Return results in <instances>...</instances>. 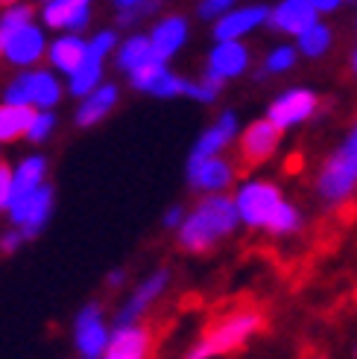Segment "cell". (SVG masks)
<instances>
[{"instance_id": "ffe728a7", "label": "cell", "mask_w": 357, "mask_h": 359, "mask_svg": "<svg viewBox=\"0 0 357 359\" xmlns=\"http://www.w3.org/2000/svg\"><path fill=\"white\" fill-rule=\"evenodd\" d=\"M150 351H152V330L147 325L115 327L103 359H150Z\"/></svg>"}, {"instance_id": "d6986e66", "label": "cell", "mask_w": 357, "mask_h": 359, "mask_svg": "<svg viewBox=\"0 0 357 359\" xmlns=\"http://www.w3.org/2000/svg\"><path fill=\"white\" fill-rule=\"evenodd\" d=\"M44 184H47V158L44 155H27L24 161H18V167H12V202H9V210L15 205L27 202L30 196H35Z\"/></svg>"}, {"instance_id": "8fae6325", "label": "cell", "mask_w": 357, "mask_h": 359, "mask_svg": "<svg viewBox=\"0 0 357 359\" xmlns=\"http://www.w3.org/2000/svg\"><path fill=\"white\" fill-rule=\"evenodd\" d=\"M231 182H235V164L228 158H205V161H188V184L205 196H223Z\"/></svg>"}, {"instance_id": "4dcf8cb0", "label": "cell", "mask_w": 357, "mask_h": 359, "mask_svg": "<svg viewBox=\"0 0 357 359\" xmlns=\"http://www.w3.org/2000/svg\"><path fill=\"white\" fill-rule=\"evenodd\" d=\"M117 47H120L117 32H115V29H100V32H94L91 39H88V56L105 62L109 56H115Z\"/></svg>"}, {"instance_id": "8d00e7d4", "label": "cell", "mask_w": 357, "mask_h": 359, "mask_svg": "<svg viewBox=\"0 0 357 359\" xmlns=\"http://www.w3.org/2000/svg\"><path fill=\"white\" fill-rule=\"evenodd\" d=\"M27 240L21 237V231H15V228H9L4 237H0V251H4V255H12V251H18L21 248Z\"/></svg>"}, {"instance_id": "74e56055", "label": "cell", "mask_w": 357, "mask_h": 359, "mask_svg": "<svg viewBox=\"0 0 357 359\" xmlns=\"http://www.w3.org/2000/svg\"><path fill=\"white\" fill-rule=\"evenodd\" d=\"M185 208L182 205H173V208H167L164 210V228H173V231H178L182 228V222H185Z\"/></svg>"}, {"instance_id": "2e32d148", "label": "cell", "mask_w": 357, "mask_h": 359, "mask_svg": "<svg viewBox=\"0 0 357 359\" xmlns=\"http://www.w3.org/2000/svg\"><path fill=\"white\" fill-rule=\"evenodd\" d=\"M47 35H44V27L39 24H30L27 29H21L15 39L6 44L4 50V59L15 67H24V70H35L41 59H47Z\"/></svg>"}, {"instance_id": "7402d4cb", "label": "cell", "mask_w": 357, "mask_h": 359, "mask_svg": "<svg viewBox=\"0 0 357 359\" xmlns=\"http://www.w3.org/2000/svg\"><path fill=\"white\" fill-rule=\"evenodd\" d=\"M117 100H120L117 85L115 82H103L94 94H88L85 100H79V105H77V126H82V129H91V126L103 123L105 117L115 111Z\"/></svg>"}, {"instance_id": "e0dca14e", "label": "cell", "mask_w": 357, "mask_h": 359, "mask_svg": "<svg viewBox=\"0 0 357 359\" xmlns=\"http://www.w3.org/2000/svg\"><path fill=\"white\" fill-rule=\"evenodd\" d=\"M235 137H238V114L235 111H223L217 120H214V126H208V129L196 137L188 161L217 158L231 147V143H235Z\"/></svg>"}, {"instance_id": "44dd1931", "label": "cell", "mask_w": 357, "mask_h": 359, "mask_svg": "<svg viewBox=\"0 0 357 359\" xmlns=\"http://www.w3.org/2000/svg\"><path fill=\"white\" fill-rule=\"evenodd\" d=\"M47 59H50L53 74L74 76L82 67V62L88 59V41L82 35H59V39H53L47 47Z\"/></svg>"}, {"instance_id": "6da1fadb", "label": "cell", "mask_w": 357, "mask_h": 359, "mask_svg": "<svg viewBox=\"0 0 357 359\" xmlns=\"http://www.w3.org/2000/svg\"><path fill=\"white\" fill-rule=\"evenodd\" d=\"M235 208L240 225L252 231H266L273 237H293L301 231L305 219L301 210L284 199V193L275 182L266 178H249L235 193Z\"/></svg>"}, {"instance_id": "4fadbf2b", "label": "cell", "mask_w": 357, "mask_h": 359, "mask_svg": "<svg viewBox=\"0 0 357 359\" xmlns=\"http://www.w3.org/2000/svg\"><path fill=\"white\" fill-rule=\"evenodd\" d=\"M91 24V4L88 0H47L41 6V27L62 35H77Z\"/></svg>"}, {"instance_id": "ba28073f", "label": "cell", "mask_w": 357, "mask_h": 359, "mask_svg": "<svg viewBox=\"0 0 357 359\" xmlns=\"http://www.w3.org/2000/svg\"><path fill=\"white\" fill-rule=\"evenodd\" d=\"M170 283V272L167 269H155L152 275H147L135 286V292L126 298V304L120 307V313L115 316V327H132V325H141L144 313L152 307V304L164 295Z\"/></svg>"}, {"instance_id": "52a82bcc", "label": "cell", "mask_w": 357, "mask_h": 359, "mask_svg": "<svg viewBox=\"0 0 357 359\" xmlns=\"http://www.w3.org/2000/svg\"><path fill=\"white\" fill-rule=\"evenodd\" d=\"M112 342V330L105 325L100 301H88L74 318V348L82 359H103Z\"/></svg>"}, {"instance_id": "3957f363", "label": "cell", "mask_w": 357, "mask_h": 359, "mask_svg": "<svg viewBox=\"0 0 357 359\" xmlns=\"http://www.w3.org/2000/svg\"><path fill=\"white\" fill-rule=\"evenodd\" d=\"M264 330V313L255 307H238L202 330V336L190 345L185 359H220L238 353Z\"/></svg>"}, {"instance_id": "7a4b0ae2", "label": "cell", "mask_w": 357, "mask_h": 359, "mask_svg": "<svg viewBox=\"0 0 357 359\" xmlns=\"http://www.w3.org/2000/svg\"><path fill=\"white\" fill-rule=\"evenodd\" d=\"M238 225L240 217L231 196H202L185 217L182 228L176 231L178 248L190 251V255H202V251H211L220 240L235 234Z\"/></svg>"}, {"instance_id": "603a6c76", "label": "cell", "mask_w": 357, "mask_h": 359, "mask_svg": "<svg viewBox=\"0 0 357 359\" xmlns=\"http://www.w3.org/2000/svg\"><path fill=\"white\" fill-rule=\"evenodd\" d=\"M152 59H155V53H152V44H150V35H141V32L126 35V39L120 41L117 53H115V62L126 76H132L135 70H141Z\"/></svg>"}, {"instance_id": "d4e9b609", "label": "cell", "mask_w": 357, "mask_h": 359, "mask_svg": "<svg viewBox=\"0 0 357 359\" xmlns=\"http://www.w3.org/2000/svg\"><path fill=\"white\" fill-rule=\"evenodd\" d=\"M103 65H105V62L88 56L77 74L67 76V94L77 97V100H85L88 94H94L97 88L103 85Z\"/></svg>"}, {"instance_id": "d590c367", "label": "cell", "mask_w": 357, "mask_h": 359, "mask_svg": "<svg viewBox=\"0 0 357 359\" xmlns=\"http://www.w3.org/2000/svg\"><path fill=\"white\" fill-rule=\"evenodd\" d=\"M12 202V167L0 164V213L9 210Z\"/></svg>"}, {"instance_id": "9a60e30c", "label": "cell", "mask_w": 357, "mask_h": 359, "mask_svg": "<svg viewBox=\"0 0 357 359\" xmlns=\"http://www.w3.org/2000/svg\"><path fill=\"white\" fill-rule=\"evenodd\" d=\"M266 18H270V6H235L214 24V41H243L249 32L266 24Z\"/></svg>"}, {"instance_id": "5b68a950", "label": "cell", "mask_w": 357, "mask_h": 359, "mask_svg": "<svg viewBox=\"0 0 357 359\" xmlns=\"http://www.w3.org/2000/svg\"><path fill=\"white\" fill-rule=\"evenodd\" d=\"M65 88L59 82V76L53 70H24L21 76H15L6 91H4V102L6 105H21V109H32V111H53L62 102Z\"/></svg>"}, {"instance_id": "f1b7e54d", "label": "cell", "mask_w": 357, "mask_h": 359, "mask_svg": "<svg viewBox=\"0 0 357 359\" xmlns=\"http://www.w3.org/2000/svg\"><path fill=\"white\" fill-rule=\"evenodd\" d=\"M296 62H299L296 44H278V47H273L270 53H266V59H264V74L281 76V74H287V70H293Z\"/></svg>"}, {"instance_id": "d6a6232c", "label": "cell", "mask_w": 357, "mask_h": 359, "mask_svg": "<svg viewBox=\"0 0 357 359\" xmlns=\"http://www.w3.org/2000/svg\"><path fill=\"white\" fill-rule=\"evenodd\" d=\"M188 85H190V79H185V76H178V74H173V70H167L164 74V79L155 85V91H152V97H158V100H173V97H188Z\"/></svg>"}, {"instance_id": "9c48e42d", "label": "cell", "mask_w": 357, "mask_h": 359, "mask_svg": "<svg viewBox=\"0 0 357 359\" xmlns=\"http://www.w3.org/2000/svg\"><path fill=\"white\" fill-rule=\"evenodd\" d=\"M249 65H252V50H249L243 41H214V47L208 50L202 74L226 85L228 79L243 76L249 70Z\"/></svg>"}, {"instance_id": "8992f818", "label": "cell", "mask_w": 357, "mask_h": 359, "mask_svg": "<svg viewBox=\"0 0 357 359\" xmlns=\"http://www.w3.org/2000/svg\"><path fill=\"white\" fill-rule=\"evenodd\" d=\"M316 111H319V94L316 91H311V88H287V91H281L270 102L266 120L284 135V132L296 129V126L308 123Z\"/></svg>"}, {"instance_id": "60d3db41", "label": "cell", "mask_w": 357, "mask_h": 359, "mask_svg": "<svg viewBox=\"0 0 357 359\" xmlns=\"http://www.w3.org/2000/svg\"><path fill=\"white\" fill-rule=\"evenodd\" d=\"M349 67H351V74L357 76V47L351 50V59H349Z\"/></svg>"}, {"instance_id": "f35d334b", "label": "cell", "mask_w": 357, "mask_h": 359, "mask_svg": "<svg viewBox=\"0 0 357 359\" xmlns=\"http://www.w3.org/2000/svg\"><path fill=\"white\" fill-rule=\"evenodd\" d=\"M313 6H316L319 15H328V12L340 9V0H313Z\"/></svg>"}, {"instance_id": "f546056e", "label": "cell", "mask_w": 357, "mask_h": 359, "mask_svg": "<svg viewBox=\"0 0 357 359\" xmlns=\"http://www.w3.org/2000/svg\"><path fill=\"white\" fill-rule=\"evenodd\" d=\"M115 15H117V24L120 27H135L138 21H144L147 15H152L158 9V4H144V0H120L115 4Z\"/></svg>"}, {"instance_id": "1f68e13d", "label": "cell", "mask_w": 357, "mask_h": 359, "mask_svg": "<svg viewBox=\"0 0 357 359\" xmlns=\"http://www.w3.org/2000/svg\"><path fill=\"white\" fill-rule=\"evenodd\" d=\"M223 94V82H217V79H211V76H200V79H190V85H188V97L190 100H196V102H214Z\"/></svg>"}, {"instance_id": "30bf717a", "label": "cell", "mask_w": 357, "mask_h": 359, "mask_svg": "<svg viewBox=\"0 0 357 359\" xmlns=\"http://www.w3.org/2000/svg\"><path fill=\"white\" fill-rule=\"evenodd\" d=\"M316 24H319V12L313 0H281V4L270 9V18H266V27L273 32L290 35V39H301Z\"/></svg>"}, {"instance_id": "5bb4252c", "label": "cell", "mask_w": 357, "mask_h": 359, "mask_svg": "<svg viewBox=\"0 0 357 359\" xmlns=\"http://www.w3.org/2000/svg\"><path fill=\"white\" fill-rule=\"evenodd\" d=\"M278 143H281V132L266 117L249 123L243 129V135H240V158H243V164L258 167V164H264V161H270L275 155V149H278Z\"/></svg>"}, {"instance_id": "cb8c5ba5", "label": "cell", "mask_w": 357, "mask_h": 359, "mask_svg": "<svg viewBox=\"0 0 357 359\" xmlns=\"http://www.w3.org/2000/svg\"><path fill=\"white\" fill-rule=\"evenodd\" d=\"M30 123H32V109L0 102V143H15L27 137Z\"/></svg>"}, {"instance_id": "4316f807", "label": "cell", "mask_w": 357, "mask_h": 359, "mask_svg": "<svg viewBox=\"0 0 357 359\" xmlns=\"http://www.w3.org/2000/svg\"><path fill=\"white\" fill-rule=\"evenodd\" d=\"M331 47H334V29L325 27L323 21H319L316 27H311L301 39H296L299 56H308V59H323Z\"/></svg>"}, {"instance_id": "277c9868", "label": "cell", "mask_w": 357, "mask_h": 359, "mask_svg": "<svg viewBox=\"0 0 357 359\" xmlns=\"http://www.w3.org/2000/svg\"><path fill=\"white\" fill-rule=\"evenodd\" d=\"M316 193L325 205H343L357 193V120L349 126L337 149L323 161L316 172Z\"/></svg>"}, {"instance_id": "83f0119b", "label": "cell", "mask_w": 357, "mask_h": 359, "mask_svg": "<svg viewBox=\"0 0 357 359\" xmlns=\"http://www.w3.org/2000/svg\"><path fill=\"white\" fill-rule=\"evenodd\" d=\"M167 70H170L167 62L152 59V62H147L141 70H135V74L129 76V85L135 88V91H141V94H152V91H155V85L164 79Z\"/></svg>"}, {"instance_id": "484cf974", "label": "cell", "mask_w": 357, "mask_h": 359, "mask_svg": "<svg viewBox=\"0 0 357 359\" xmlns=\"http://www.w3.org/2000/svg\"><path fill=\"white\" fill-rule=\"evenodd\" d=\"M32 24V9L27 4H12L0 12V56H4L6 44L15 39L21 29H27Z\"/></svg>"}, {"instance_id": "ab89813d", "label": "cell", "mask_w": 357, "mask_h": 359, "mask_svg": "<svg viewBox=\"0 0 357 359\" xmlns=\"http://www.w3.org/2000/svg\"><path fill=\"white\" fill-rule=\"evenodd\" d=\"M123 280H126V275H123V272H112L109 275V286H120Z\"/></svg>"}, {"instance_id": "e575fe53", "label": "cell", "mask_w": 357, "mask_h": 359, "mask_svg": "<svg viewBox=\"0 0 357 359\" xmlns=\"http://www.w3.org/2000/svg\"><path fill=\"white\" fill-rule=\"evenodd\" d=\"M231 9H235V4H231V0H202V4L196 6V15H200L202 21L217 24L220 18H223L226 12H231Z\"/></svg>"}, {"instance_id": "7c38bea8", "label": "cell", "mask_w": 357, "mask_h": 359, "mask_svg": "<svg viewBox=\"0 0 357 359\" xmlns=\"http://www.w3.org/2000/svg\"><path fill=\"white\" fill-rule=\"evenodd\" d=\"M53 213V184H44L35 196H30L27 202L15 205L9 210V222L15 231H21L24 240H32L41 234V228L50 222Z\"/></svg>"}, {"instance_id": "836d02e7", "label": "cell", "mask_w": 357, "mask_h": 359, "mask_svg": "<svg viewBox=\"0 0 357 359\" xmlns=\"http://www.w3.org/2000/svg\"><path fill=\"white\" fill-rule=\"evenodd\" d=\"M53 129H56V114L53 111H32V123H30V132H27V140L30 143H44Z\"/></svg>"}, {"instance_id": "ac0fdd59", "label": "cell", "mask_w": 357, "mask_h": 359, "mask_svg": "<svg viewBox=\"0 0 357 359\" xmlns=\"http://www.w3.org/2000/svg\"><path fill=\"white\" fill-rule=\"evenodd\" d=\"M188 32H190V27H188V18L185 15H164V18H158V21L152 24V29L147 32L155 59L170 62L176 53L185 47Z\"/></svg>"}]
</instances>
